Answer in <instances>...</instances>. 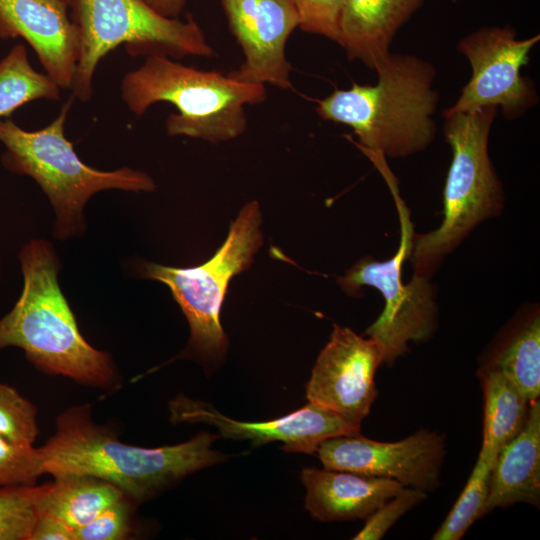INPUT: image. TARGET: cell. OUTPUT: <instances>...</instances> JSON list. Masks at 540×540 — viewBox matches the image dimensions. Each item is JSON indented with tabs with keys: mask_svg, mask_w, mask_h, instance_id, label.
Segmentation results:
<instances>
[{
	"mask_svg": "<svg viewBox=\"0 0 540 540\" xmlns=\"http://www.w3.org/2000/svg\"><path fill=\"white\" fill-rule=\"evenodd\" d=\"M424 0H343L340 46L349 60L377 71L391 54L398 30L423 5Z\"/></svg>",
	"mask_w": 540,
	"mask_h": 540,
	"instance_id": "e0dca14e",
	"label": "cell"
},
{
	"mask_svg": "<svg viewBox=\"0 0 540 540\" xmlns=\"http://www.w3.org/2000/svg\"><path fill=\"white\" fill-rule=\"evenodd\" d=\"M44 474L39 448L0 435V488L33 485Z\"/></svg>",
	"mask_w": 540,
	"mask_h": 540,
	"instance_id": "484cf974",
	"label": "cell"
},
{
	"mask_svg": "<svg viewBox=\"0 0 540 540\" xmlns=\"http://www.w3.org/2000/svg\"><path fill=\"white\" fill-rule=\"evenodd\" d=\"M30 540H75L74 528L52 514L40 512Z\"/></svg>",
	"mask_w": 540,
	"mask_h": 540,
	"instance_id": "f546056e",
	"label": "cell"
},
{
	"mask_svg": "<svg viewBox=\"0 0 540 540\" xmlns=\"http://www.w3.org/2000/svg\"><path fill=\"white\" fill-rule=\"evenodd\" d=\"M22 293L0 319V349L24 350L42 371L103 389L117 388L114 364L105 351L91 346L58 284L60 262L50 242L34 239L19 254Z\"/></svg>",
	"mask_w": 540,
	"mask_h": 540,
	"instance_id": "7a4b0ae2",
	"label": "cell"
},
{
	"mask_svg": "<svg viewBox=\"0 0 540 540\" xmlns=\"http://www.w3.org/2000/svg\"><path fill=\"white\" fill-rule=\"evenodd\" d=\"M540 401H531L522 430L499 450L490 477L486 513L516 503L539 507Z\"/></svg>",
	"mask_w": 540,
	"mask_h": 540,
	"instance_id": "ac0fdd59",
	"label": "cell"
},
{
	"mask_svg": "<svg viewBox=\"0 0 540 540\" xmlns=\"http://www.w3.org/2000/svg\"><path fill=\"white\" fill-rule=\"evenodd\" d=\"M54 479L40 510L62 519L74 529L87 524L125 496L115 485L93 476L66 475Z\"/></svg>",
	"mask_w": 540,
	"mask_h": 540,
	"instance_id": "44dd1931",
	"label": "cell"
},
{
	"mask_svg": "<svg viewBox=\"0 0 540 540\" xmlns=\"http://www.w3.org/2000/svg\"><path fill=\"white\" fill-rule=\"evenodd\" d=\"M169 411L175 424L211 425L222 437L249 440L255 447L279 441L284 451L292 453L316 454L319 445L329 438L360 433V425L311 402L287 415L261 422L229 418L211 404L182 394L169 402Z\"/></svg>",
	"mask_w": 540,
	"mask_h": 540,
	"instance_id": "4fadbf2b",
	"label": "cell"
},
{
	"mask_svg": "<svg viewBox=\"0 0 540 540\" xmlns=\"http://www.w3.org/2000/svg\"><path fill=\"white\" fill-rule=\"evenodd\" d=\"M70 17L80 36L73 98L87 102L93 95L98 63L124 44L130 55L212 57L215 52L193 17L166 18L143 0H69Z\"/></svg>",
	"mask_w": 540,
	"mask_h": 540,
	"instance_id": "52a82bcc",
	"label": "cell"
},
{
	"mask_svg": "<svg viewBox=\"0 0 540 540\" xmlns=\"http://www.w3.org/2000/svg\"><path fill=\"white\" fill-rule=\"evenodd\" d=\"M509 378L531 402L540 395V311L525 304L500 335L486 362Z\"/></svg>",
	"mask_w": 540,
	"mask_h": 540,
	"instance_id": "d6986e66",
	"label": "cell"
},
{
	"mask_svg": "<svg viewBox=\"0 0 540 540\" xmlns=\"http://www.w3.org/2000/svg\"><path fill=\"white\" fill-rule=\"evenodd\" d=\"M39 99L58 101L60 87L31 65L26 47L15 45L0 61V119Z\"/></svg>",
	"mask_w": 540,
	"mask_h": 540,
	"instance_id": "7402d4cb",
	"label": "cell"
},
{
	"mask_svg": "<svg viewBox=\"0 0 540 540\" xmlns=\"http://www.w3.org/2000/svg\"><path fill=\"white\" fill-rule=\"evenodd\" d=\"M72 103L73 96L49 125L37 131L0 119V142L6 148L2 164L33 178L47 195L56 214L53 233L59 240L85 231L83 210L95 193L108 189L151 192L156 187L143 171L129 167L100 171L82 162L64 134Z\"/></svg>",
	"mask_w": 540,
	"mask_h": 540,
	"instance_id": "8992f818",
	"label": "cell"
},
{
	"mask_svg": "<svg viewBox=\"0 0 540 540\" xmlns=\"http://www.w3.org/2000/svg\"><path fill=\"white\" fill-rule=\"evenodd\" d=\"M261 211L257 201L247 203L232 222L224 244L207 262L188 268L152 262L142 274L168 286L190 326V339L182 357L220 362L228 339L220 322V310L231 278L246 270L262 244Z\"/></svg>",
	"mask_w": 540,
	"mask_h": 540,
	"instance_id": "9c48e42d",
	"label": "cell"
},
{
	"mask_svg": "<svg viewBox=\"0 0 540 540\" xmlns=\"http://www.w3.org/2000/svg\"><path fill=\"white\" fill-rule=\"evenodd\" d=\"M382 363V348L374 338L334 324L306 384V398L361 425L377 398L375 374Z\"/></svg>",
	"mask_w": 540,
	"mask_h": 540,
	"instance_id": "7c38bea8",
	"label": "cell"
},
{
	"mask_svg": "<svg viewBox=\"0 0 540 540\" xmlns=\"http://www.w3.org/2000/svg\"><path fill=\"white\" fill-rule=\"evenodd\" d=\"M478 374L484 394L481 448L498 454L500 448L524 427L530 401L499 370L483 364Z\"/></svg>",
	"mask_w": 540,
	"mask_h": 540,
	"instance_id": "ffe728a7",
	"label": "cell"
},
{
	"mask_svg": "<svg viewBox=\"0 0 540 540\" xmlns=\"http://www.w3.org/2000/svg\"><path fill=\"white\" fill-rule=\"evenodd\" d=\"M69 10V0H0V38L25 40L60 89L72 88L80 53Z\"/></svg>",
	"mask_w": 540,
	"mask_h": 540,
	"instance_id": "9a60e30c",
	"label": "cell"
},
{
	"mask_svg": "<svg viewBox=\"0 0 540 540\" xmlns=\"http://www.w3.org/2000/svg\"><path fill=\"white\" fill-rule=\"evenodd\" d=\"M498 108L443 114L452 160L443 192V220L414 233L409 256L413 275L431 279L444 259L482 223L499 216L505 191L490 159L488 144Z\"/></svg>",
	"mask_w": 540,
	"mask_h": 540,
	"instance_id": "5b68a950",
	"label": "cell"
},
{
	"mask_svg": "<svg viewBox=\"0 0 540 540\" xmlns=\"http://www.w3.org/2000/svg\"><path fill=\"white\" fill-rule=\"evenodd\" d=\"M131 499L123 496L87 524L74 529L75 540H122L132 531Z\"/></svg>",
	"mask_w": 540,
	"mask_h": 540,
	"instance_id": "4316f807",
	"label": "cell"
},
{
	"mask_svg": "<svg viewBox=\"0 0 540 540\" xmlns=\"http://www.w3.org/2000/svg\"><path fill=\"white\" fill-rule=\"evenodd\" d=\"M375 85L354 83L317 103L318 115L349 126L360 150L385 158H405L435 139L433 115L439 99L434 66L415 55L390 54L376 71Z\"/></svg>",
	"mask_w": 540,
	"mask_h": 540,
	"instance_id": "3957f363",
	"label": "cell"
},
{
	"mask_svg": "<svg viewBox=\"0 0 540 540\" xmlns=\"http://www.w3.org/2000/svg\"><path fill=\"white\" fill-rule=\"evenodd\" d=\"M302 31L320 35L340 45L339 20L343 0H291Z\"/></svg>",
	"mask_w": 540,
	"mask_h": 540,
	"instance_id": "f1b7e54d",
	"label": "cell"
},
{
	"mask_svg": "<svg viewBox=\"0 0 540 540\" xmlns=\"http://www.w3.org/2000/svg\"><path fill=\"white\" fill-rule=\"evenodd\" d=\"M38 434L36 407L13 387L0 382V435L33 444Z\"/></svg>",
	"mask_w": 540,
	"mask_h": 540,
	"instance_id": "d4e9b609",
	"label": "cell"
},
{
	"mask_svg": "<svg viewBox=\"0 0 540 540\" xmlns=\"http://www.w3.org/2000/svg\"><path fill=\"white\" fill-rule=\"evenodd\" d=\"M228 27L243 53V62L229 74L237 80L292 88V66L286 44L299 27L291 0H221Z\"/></svg>",
	"mask_w": 540,
	"mask_h": 540,
	"instance_id": "5bb4252c",
	"label": "cell"
},
{
	"mask_svg": "<svg viewBox=\"0 0 540 540\" xmlns=\"http://www.w3.org/2000/svg\"><path fill=\"white\" fill-rule=\"evenodd\" d=\"M497 454L481 448L470 477L454 506L434 533V540H459L486 514L491 472Z\"/></svg>",
	"mask_w": 540,
	"mask_h": 540,
	"instance_id": "603a6c76",
	"label": "cell"
},
{
	"mask_svg": "<svg viewBox=\"0 0 540 540\" xmlns=\"http://www.w3.org/2000/svg\"><path fill=\"white\" fill-rule=\"evenodd\" d=\"M305 508L321 522L366 520L404 486L385 477L348 471L304 468Z\"/></svg>",
	"mask_w": 540,
	"mask_h": 540,
	"instance_id": "2e32d148",
	"label": "cell"
},
{
	"mask_svg": "<svg viewBox=\"0 0 540 540\" xmlns=\"http://www.w3.org/2000/svg\"><path fill=\"white\" fill-rule=\"evenodd\" d=\"M316 454L324 468L394 479L427 493L440 484L445 441L443 435L427 429L396 442L357 433L323 441Z\"/></svg>",
	"mask_w": 540,
	"mask_h": 540,
	"instance_id": "8fae6325",
	"label": "cell"
},
{
	"mask_svg": "<svg viewBox=\"0 0 540 540\" xmlns=\"http://www.w3.org/2000/svg\"><path fill=\"white\" fill-rule=\"evenodd\" d=\"M121 97L137 116L157 102H169L178 113L166 119L171 136L211 143L235 139L248 126L246 106L265 101V85L235 79L229 73L199 70L165 55L146 56L121 82Z\"/></svg>",
	"mask_w": 540,
	"mask_h": 540,
	"instance_id": "277c9868",
	"label": "cell"
},
{
	"mask_svg": "<svg viewBox=\"0 0 540 540\" xmlns=\"http://www.w3.org/2000/svg\"><path fill=\"white\" fill-rule=\"evenodd\" d=\"M50 483L0 488V540H30Z\"/></svg>",
	"mask_w": 540,
	"mask_h": 540,
	"instance_id": "cb8c5ba5",
	"label": "cell"
},
{
	"mask_svg": "<svg viewBox=\"0 0 540 540\" xmlns=\"http://www.w3.org/2000/svg\"><path fill=\"white\" fill-rule=\"evenodd\" d=\"M540 35L518 39L512 26H488L464 36L458 52L469 61L472 75L455 104L443 114L486 107L501 108L507 119H516L536 105L534 85L521 74Z\"/></svg>",
	"mask_w": 540,
	"mask_h": 540,
	"instance_id": "30bf717a",
	"label": "cell"
},
{
	"mask_svg": "<svg viewBox=\"0 0 540 540\" xmlns=\"http://www.w3.org/2000/svg\"><path fill=\"white\" fill-rule=\"evenodd\" d=\"M372 162L394 198L400 222V242L391 258L379 261L366 256L339 277L337 283L350 296H359L363 286L380 292L384 308L365 334L380 344L383 363L391 364L408 351L409 342L423 343L434 335L438 327V304L436 286L431 279L413 275L408 283L403 281V264L412 250L414 227L386 159L376 157Z\"/></svg>",
	"mask_w": 540,
	"mask_h": 540,
	"instance_id": "ba28073f",
	"label": "cell"
},
{
	"mask_svg": "<svg viewBox=\"0 0 540 540\" xmlns=\"http://www.w3.org/2000/svg\"><path fill=\"white\" fill-rule=\"evenodd\" d=\"M158 14L171 19L179 18L187 0H143Z\"/></svg>",
	"mask_w": 540,
	"mask_h": 540,
	"instance_id": "4dcf8cb0",
	"label": "cell"
},
{
	"mask_svg": "<svg viewBox=\"0 0 540 540\" xmlns=\"http://www.w3.org/2000/svg\"><path fill=\"white\" fill-rule=\"evenodd\" d=\"M218 437L201 431L176 445H128L96 424L89 406L82 405L57 417L55 434L39 450L44 474L93 476L115 485L137 504L191 473L228 460L229 455L211 448Z\"/></svg>",
	"mask_w": 540,
	"mask_h": 540,
	"instance_id": "6da1fadb",
	"label": "cell"
},
{
	"mask_svg": "<svg viewBox=\"0 0 540 540\" xmlns=\"http://www.w3.org/2000/svg\"><path fill=\"white\" fill-rule=\"evenodd\" d=\"M425 498L426 492L404 486L394 497L385 502L365 520L364 527L353 539H381L400 517L421 503Z\"/></svg>",
	"mask_w": 540,
	"mask_h": 540,
	"instance_id": "83f0119b",
	"label": "cell"
}]
</instances>
